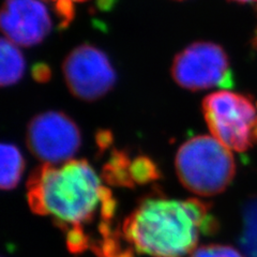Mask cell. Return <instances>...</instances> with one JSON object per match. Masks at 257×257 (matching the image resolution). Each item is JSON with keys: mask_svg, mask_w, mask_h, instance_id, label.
Here are the masks:
<instances>
[{"mask_svg": "<svg viewBox=\"0 0 257 257\" xmlns=\"http://www.w3.org/2000/svg\"><path fill=\"white\" fill-rule=\"evenodd\" d=\"M131 162L132 159L127 152L114 149L109 160L103 166V179L115 187L134 188L130 172Z\"/></svg>", "mask_w": 257, "mask_h": 257, "instance_id": "8fae6325", "label": "cell"}, {"mask_svg": "<svg viewBox=\"0 0 257 257\" xmlns=\"http://www.w3.org/2000/svg\"><path fill=\"white\" fill-rule=\"evenodd\" d=\"M231 2H236V3H240V4H245V3L256 2V0H231Z\"/></svg>", "mask_w": 257, "mask_h": 257, "instance_id": "e0dca14e", "label": "cell"}, {"mask_svg": "<svg viewBox=\"0 0 257 257\" xmlns=\"http://www.w3.org/2000/svg\"><path fill=\"white\" fill-rule=\"evenodd\" d=\"M203 114L213 138L227 148L245 151L257 141V104L228 90L207 95Z\"/></svg>", "mask_w": 257, "mask_h": 257, "instance_id": "277c9868", "label": "cell"}, {"mask_svg": "<svg viewBox=\"0 0 257 257\" xmlns=\"http://www.w3.org/2000/svg\"><path fill=\"white\" fill-rule=\"evenodd\" d=\"M0 160H2V174H0V187L3 190H13L18 186L25 168L20 149L10 143H4L0 147Z\"/></svg>", "mask_w": 257, "mask_h": 257, "instance_id": "30bf717a", "label": "cell"}, {"mask_svg": "<svg viewBox=\"0 0 257 257\" xmlns=\"http://www.w3.org/2000/svg\"><path fill=\"white\" fill-rule=\"evenodd\" d=\"M0 20L6 38L19 46L41 43L52 30L50 13L40 0H5Z\"/></svg>", "mask_w": 257, "mask_h": 257, "instance_id": "ba28073f", "label": "cell"}, {"mask_svg": "<svg viewBox=\"0 0 257 257\" xmlns=\"http://www.w3.org/2000/svg\"><path fill=\"white\" fill-rule=\"evenodd\" d=\"M90 248L98 257H133L130 248H123L118 232L107 227L100 232L99 239H93Z\"/></svg>", "mask_w": 257, "mask_h": 257, "instance_id": "7c38bea8", "label": "cell"}, {"mask_svg": "<svg viewBox=\"0 0 257 257\" xmlns=\"http://www.w3.org/2000/svg\"><path fill=\"white\" fill-rule=\"evenodd\" d=\"M254 44H255L256 47H257V34H256V37H255V40H254Z\"/></svg>", "mask_w": 257, "mask_h": 257, "instance_id": "ac0fdd59", "label": "cell"}, {"mask_svg": "<svg viewBox=\"0 0 257 257\" xmlns=\"http://www.w3.org/2000/svg\"><path fill=\"white\" fill-rule=\"evenodd\" d=\"M210 205L197 198L174 199L156 190L127 215L122 235L135 250L152 257H184L196 250L200 235L218 226Z\"/></svg>", "mask_w": 257, "mask_h": 257, "instance_id": "7a4b0ae2", "label": "cell"}, {"mask_svg": "<svg viewBox=\"0 0 257 257\" xmlns=\"http://www.w3.org/2000/svg\"><path fill=\"white\" fill-rule=\"evenodd\" d=\"M27 199L32 212L51 216L64 232L85 231L100 214L111 222L116 202L86 160L42 164L31 173Z\"/></svg>", "mask_w": 257, "mask_h": 257, "instance_id": "6da1fadb", "label": "cell"}, {"mask_svg": "<svg viewBox=\"0 0 257 257\" xmlns=\"http://www.w3.org/2000/svg\"><path fill=\"white\" fill-rule=\"evenodd\" d=\"M62 72L70 92L87 102L101 99L116 83V72L106 54L91 44L72 50L63 60Z\"/></svg>", "mask_w": 257, "mask_h": 257, "instance_id": "52a82bcc", "label": "cell"}, {"mask_svg": "<svg viewBox=\"0 0 257 257\" xmlns=\"http://www.w3.org/2000/svg\"><path fill=\"white\" fill-rule=\"evenodd\" d=\"M2 72H0V82L3 87L12 86L20 82L25 73L26 63L25 58L16 45L9 39L4 37L2 39Z\"/></svg>", "mask_w": 257, "mask_h": 257, "instance_id": "9c48e42d", "label": "cell"}, {"mask_svg": "<svg viewBox=\"0 0 257 257\" xmlns=\"http://www.w3.org/2000/svg\"><path fill=\"white\" fill-rule=\"evenodd\" d=\"M172 76L180 87L192 91L234 85L226 52L221 45L206 41L192 43L175 56Z\"/></svg>", "mask_w": 257, "mask_h": 257, "instance_id": "5b68a950", "label": "cell"}, {"mask_svg": "<svg viewBox=\"0 0 257 257\" xmlns=\"http://www.w3.org/2000/svg\"><path fill=\"white\" fill-rule=\"evenodd\" d=\"M50 2H54L55 6L61 5V4H67V5H73L74 3H85L88 0H50Z\"/></svg>", "mask_w": 257, "mask_h": 257, "instance_id": "2e32d148", "label": "cell"}, {"mask_svg": "<svg viewBox=\"0 0 257 257\" xmlns=\"http://www.w3.org/2000/svg\"><path fill=\"white\" fill-rule=\"evenodd\" d=\"M32 73H34V78L37 79L38 82H41V83L46 82V80H48L51 77V70L44 63L37 64V66L34 68Z\"/></svg>", "mask_w": 257, "mask_h": 257, "instance_id": "9a60e30c", "label": "cell"}, {"mask_svg": "<svg viewBox=\"0 0 257 257\" xmlns=\"http://www.w3.org/2000/svg\"><path fill=\"white\" fill-rule=\"evenodd\" d=\"M26 143L43 164L66 163L78 151L82 135L74 120L61 111L41 112L30 120Z\"/></svg>", "mask_w": 257, "mask_h": 257, "instance_id": "8992f818", "label": "cell"}, {"mask_svg": "<svg viewBox=\"0 0 257 257\" xmlns=\"http://www.w3.org/2000/svg\"><path fill=\"white\" fill-rule=\"evenodd\" d=\"M176 172L182 186L199 196L222 193L234 179L235 160L230 149L213 136H195L176 156Z\"/></svg>", "mask_w": 257, "mask_h": 257, "instance_id": "3957f363", "label": "cell"}, {"mask_svg": "<svg viewBox=\"0 0 257 257\" xmlns=\"http://www.w3.org/2000/svg\"><path fill=\"white\" fill-rule=\"evenodd\" d=\"M131 178L135 184H145L158 180L161 175L154 161L146 156H139L131 162Z\"/></svg>", "mask_w": 257, "mask_h": 257, "instance_id": "4fadbf2b", "label": "cell"}, {"mask_svg": "<svg viewBox=\"0 0 257 257\" xmlns=\"http://www.w3.org/2000/svg\"><path fill=\"white\" fill-rule=\"evenodd\" d=\"M190 257H243L235 247L224 244H207L197 247Z\"/></svg>", "mask_w": 257, "mask_h": 257, "instance_id": "5bb4252c", "label": "cell"}]
</instances>
